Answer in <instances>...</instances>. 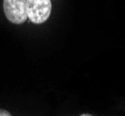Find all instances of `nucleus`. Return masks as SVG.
I'll list each match as a JSON object with an SVG mask.
<instances>
[{"mask_svg": "<svg viewBox=\"0 0 125 116\" xmlns=\"http://www.w3.org/2000/svg\"><path fill=\"white\" fill-rule=\"evenodd\" d=\"M51 0H26L25 10L27 19L34 24H41L47 21L52 13Z\"/></svg>", "mask_w": 125, "mask_h": 116, "instance_id": "f257e3e1", "label": "nucleus"}, {"mask_svg": "<svg viewBox=\"0 0 125 116\" xmlns=\"http://www.w3.org/2000/svg\"><path fill=\"white\" fill-rule=\"evenodd\" d=\"M26 0H4L3 10L8 21L13 24H21L27 20L25 10Z\"/></svg>", "mask_w": 125, "mask_h": 116, "instance_id": "f03ea898", "label": "nucleus"}, {"mask_svg": "<svg viewBox=\"0 0 125 116\" xmlns=\"http://www.w3.org/2000/svg\"><path fill=\"white\" fill-rule=\"evenodd\" d=\"M0 116H12V115L10 114V112L8 111L7 110L0 109Z\"/></svg>", "mask_w": 125, "mask_h": 116, "instance_id": "7ed1b4c3", "label": "nucleus"}, {"mask_svg": "<svg viewBox=\"0 0 125 116\" xmlns=\"http://www.w3.org/2000/svg\"><path fill=\"white\" fill-rule=\"evenodd\" d=\"M80 116H93V115H91V114H89V113H83V114H81Z\"/></svg>", "mask_w": 125, "mask_h": 116, "instance_id": "20e7f679", "label": "nucleus"}]
</instances>
